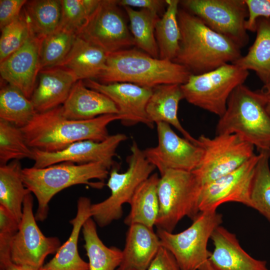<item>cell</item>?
<instances>
[{
    "mask_svg": "<svg viewBox=\"0 0 270 270\" xmlns=\"http://www.w3.org/2000/svg\"><path fill=\"white\" fill-rule=\"evenodd\" d=\"M178 20L180 39L173 62L184 66L191 74H200L234 64L242 56L237 44L186 10L178 9Z\"/></svg>",
    "mask_w": 270,
    "mask_h": 270,
    "instance_id": "cell-1",
    "label": "cell"
},
{
    "mask_svg": "<svg viewBox=\"0 0 270 270\" xmlns=\"http://www.w3.org/2000/svg\"><path fill=\"white\" fill-rule=\"evenodd\" d=\"M60 106L36 113L28 124L20 128L32 148L56 152L78 141H103L110 136L108 125L120 120L118 114L87 120L69 119L62 114Z\"/></svg>",
    "mask_w": 270,
    "mask_h": 270,
    "instance_id": "cell-2",
    "label": "cell"
},
{
    "mask_svg": "<svg viewBox=\"0 0 270 270\" xmlns=\"http://www.w3.org/2000/svg\"><path fill=\"white\" fill-rule=\"evenodd\" d=\"M191 73L172 60L154 58L136 49L108 54L106 68L98 78L100 82H129L154 88L164 84L182 85Z\"/></svg>",
    "mask_w": 270,
    "mask_h": 270,
    "instance_id": "cell-3",
    "label": "cell"
},
{
    "mask_svg": "<svg viewBox=\"0 0 270 270\" xmlns=\"http://www.w3.org/2000/svg\"><path fill=\"white\" fill-rule=\"evenodd\" d=\"M108 169L100 163L78 164L64 162L42 168H24L22 176L25 186L34 194L38 201L35 214L36 221L44 220L48 204L57 193L76 184H86L102 188L108 178Z\"/></svg>",
    "mask_w": 270,
    "mask_h": 270,
    "instance_id": "cell-4",
    "label": "cell"
},
{
    "mask_svg": "<svg viewBox=\"0 0 270 270\" xmlns=\"http://www.w3.org/2000/svg\"><path fill=\"white\" fill-rule=\"evenodd\" d=\"M216 135L235 134L256 147L259 152H270V115L261 91L244 84L231 94L226 110L220 117Z\"/></svg>",
    "mask_w": 270,
    "mask_h": 270,
    "instance_id": "cell-5",
    "label": "cell"
},
{
    "mask_svg": "<svg viewBox=\"0 0 270 270\" xmlns=\"http://www.w3.org/2000/svg\"><path fill=\"white\" fill-rule=\"evenodd\" d=\"M222 222L216 210L200 212L185 230L174 234L157 228L161 245L174 256L181 270H212L208 244L214 230Z\"/></svg>",
    "mask_w": 270,
    "mask_h": 270,
    "instance_id": "cell-6",
    "label": "cell"
},
{
    "mask_svg": "<svg viewBox=\"0 0 270 270\" xmlns=\"http://www.w3.org/2000/svg\"><path fill=\"white\" fill-rule=\"evenodd\" d=\"M130 152L127 158V170L120 173L114 168L110 173L106 185L110 190V196L104 200L91 205V216L101 228L122 218L123 204L130 202L138 187L156 168L148 161L144 151L134 140Z\"/></svg>",
    "mask_w": 270,
    "mask_h": 270,
    "instance_id": "cell-7",
    "label": "cell"
},
{
    "mask_svg": "<svg viewBox=\"0 0 270 270\" xmlns=\"http://www.w3.org/2000/svg\"><path fill=\"white\" fill-rule=\"evenodd\" d=\"M200 186L190 172L168 170L160 175L158 194L159 212L157 228L172 232L178 222L188 216L192 220L200 213L198 206Z\"/></svg>",
    "mask_w": 270,
    "mask_h": 270,
    "instance_id": "cell-8",
    "label": "cell"
},
{
    "mask_svg": "<svg viewBox=\"0 0 270 270\" xmlns=\"http://www.w3.org/2000/svg\"><path fill=\"white\" fill-rule=\"evenodd\" d=\"M248 75V70L227 64L207 72L191 74L180 87L188 102L220 117L231 94Z\"/></svg>",
    "mask_w": 270,
    "mask_h": 270,
    "instance_id": "cell-9",
    "label": "cell"
},
{
    "mask_svg": "<svg viewBox=\"0 0 270 270\" xmlns=\"http://www.w3.org/2000/svg\"><path fill=\"white\" fill-rule=\"evenodd\" d=\"M203 150L200 163L192 172L200 187L238 169L254 154V146L235 134L197 138Z\"/></svg>",
    "mask_w": 270,
    "mask_h": 270,
    "instance_id": "cell-10",
    "label": "cell"
},
{
    "mask_svg": "<svg viewBox=\"0 0 270 270\" xmlns=\"http://www.w3.org/2000/svg\"><path fill=\"white\" fill-rule=\"evenodd\" d=\"M180 4L241 48L248 44L246 23L248 14L244 0H184Z\"/></svg>",
    "mask_w": 270,
    "mask_h": 270,
    "instance_id": "cell-11",
    "label": "cell"
},
{
    "mask_svg": "<svg viewBox=\"0 0 270 270\" xmlns=\"http://www.w3.org/2000/svg\"><path fill=\"white\" fill-rule=\"evenodd\" d=\"M33 202L30 192L24 198L18 229L10 242V256L18 266L39 270L46 256L56 254L61 246L58 238L46 236L40 230L33 212Z\"/></svg>",
    "mask_w": 270,
    "mask_h": 270,
    "instance_id": "cell-12",
    "label": "cell"
},
{
    "mask_svg": "<svg viewBox=\"0 0 270 270\" xmlns=\"http://www.w3.org/2000/svg\"><path fill=\"white\" fill-rule=\"evenodd\" d=\"M118 0H100L78 35L106 54L135 45Z\"/></svg>",
    "mask_w": 270,
    "mask_h": 270,
    "instance_id": "cell-13",
    "label": "cell"
},
{
    "mask_svg": "<svg viewBox=\"0 0 270 270\" xmlns=\"http://www.w3.org/2000/svg\"><path fill=\"white\" fill-rule=\"evenodd\" d=\"M156 124L158 144L143 150L148 161L158 170L160 175L170 170L190 172L194 170L202 157V148L178 136L168 124L158 122Z\"/></svg>",
    "mask_w": 270,
    "mask_h": 270,
    "instance_id": "cell-14",
    "label": "cell"
},
{
    "mask_svg": "<svg viewBox=\"0 0 270 270\" xmlns=\"http://www.w3.org/2000/svg\"><path fill=\"white\" fill-rule=\"evenodd\" d=\"M127 140L124 134L110 135L101 142L84 140L75 142L56 152L33 148L34 167L42 168L64 162L78 164L100 163L110 170L119 145Z\"/></svg>",
    "mask_w": 270,
    "mask_h": 270,
    "instance_id": "cell-15",
    "label": "cell"
},
{
    "mask_svg": "<svg viewBox=\"0 0 270 270\" xmlns=\"http://www.w3.org/2000/svg\"><path fill=\"white\" fill-rule=\"evenodd\" d=\"M260 154L234 172L200 187V212L216 210L227 202H236L250 208V193L256 166Z\"/></svg>",
    "mask_w": 270,
    "mask_h": 270,
    "instance_id": "cell-16",
    "label": "cell"
},
{
    "mask_svg": "<svg viewBox=\"0 0 270 270\" xmlns=\"http://www.w3.org/2000/svg\"><path fill=\"white\" fill-rule=\"evenodd\" d=\"M86 86L110 98L118 110L120 120L125 126L141 123L150 128L154 126L149 120L146 106L152 88L129 82L103 84L94 80H84Z\"/></svg>",
    "mask_w": 270,
    "mask_h": 270,
    "instance_id": "cell-17",
    "label": "cell"
},
{
    "mask_svg": "<svg viewBox=\"0 0 270 270\" xmlns=\"http://www.w3.org/2000/svg\"><path fill=\"white\" fill-rule=\"evenodd\" d=\"M42 39L31 30L28 38L22 46L0 62L2 79L30 99L41 70L40 47Z\"/></svg>",
    "mask_w": 270,
    "mask_h": 270,
    "instance_id": "cell-18",
    "label": "cell"
},
{
    "mask_svg": "<svg viewBox=\"0 0 270 270\" xmlns=\"http://www.w3.org/2000/svg\"><path fill=\"white\" fill-rule=\"evenodd\" d=\"M210 240L214 246L209 258L212 270H270L266 261L252 256L236 235L221 225L214 230Z\"/></svg>",
    "mask_w": 270,
    "mask_h": 270,
    "instance_id": "cell-19",
    "label": "cell"
},
{
    "mask_svg": "<svg viewBox=\"0 0 270 270\" xmlns=\"http://www.w3.org/2000/svg\"><path fill=\"white\" fill-rule=\"evenodd\" d=\"M38 77V83L30 98L36 112L61 106L78 81L70 72L60 66L42 69Z\"/></svg>",
    "mask_w": 270,
    "mask_h": 270,
    "instance_id": "cell-20",
    "label": "cell"
},
{
    "mask_svg": "<svg viewBox=\"0 0 270 270\" xmlns=\"http://www.w3.org/2000/svg\"><path fill=\"white\" fill-rule=\"evenodd\" d=\"M62 114L75 120H87L108 114H118L114 102L104 94L87 87L80 80L73 86L61 106Z\"/></svg>",
    "mask_w": 270,
    "mask_h": 270,
    "instance_id": "cell-21",
    "label": "cell"
},
{
    "mask_svg": "<svg viewBox=\"0 0 270 270\" xmlns=\"http://www.w3.org/2000/svg\"><path fill=\"white\" fill-rule=\"evenodd\" d=\"M162 246L156 234L144 225H130L126 232L120 270H147Z\"/></svg>",
    "mask_w": 270,
    "mask_h": 270,
    "instance_id": "cell-22",
    "label": "cell"
},
{
    "mask_svg": "<svg viewBox=\"0 0 270 270\" xmlns=\"http://www.w3.org/2000/svg\"><path fill=\"white\" fill-rule=\"evenodd\" d=\"M90 200L81 196L77 202L76 214L70 221L72 228L68 240L58 249L54 257L39 270H89L88 263L78 252V240L84 222L92 218Z\"/></svg>",
    "mask_w": 270,
    "mask_h": 270,
    "instance_id": "cell-23",
    "label": "cell"
},
{
    "mask_svg": "<svg viewBox=\"0 0 270 270\" xmlns=\"http://www.w3.org/2000/svg\"><path fill=\"white\" fill-rule=\"evenodd\" d=\"M184 99L180 85L164 84L152 88V92L146 106L149 120L153 124L165 122L174 127L190 142L197 144L194 138L181 124L178 110L180 101Z\"/></svg>",
    "mask_w": 270,
    "mask_h": 270,
    "instance_id": "cell-24",
    "label": "cell"
},
{
    "mask_svg": "<svg viewBox=\"0 0 270 270\" xmlns=\"http://www.w3.org/2000/svg\"><path fill=\"white\" fill-rule=\"evenodd\" d=\"M108 54L78 36L68 54L58 66L70 72L78 80L98 78L106 68Z\"/></svg>",
    "mask_w": 270,
    "mask_h": 270,
    "instance_id": "cell-25",
    "label": "cell"
},
{
    "mask_svg": "<svg viewBox=\"0 0 270 270\" xmlns=\"http://www.w3.org/2000/svg\"><path fill=\"white\" fill-rule=\"evenodd\" d=\"M157 173L152 174L136 190L129 204L130 210L124 222L130 226L134 224L153 228L159 212Z\"/></svg>",
    "mask_w": 270,
    "mask_h": 270,
    "instance_id": "cell-26",
    "label": "cell"
},
{
    "mask_svg": "<svg viewBox=\"0 0 270 270\" xmlns=\"http://www.w3.org/2000/svg\"><path fill=\"white\" fill-rule=\"evenodd\" d=\"M256 35L247 54L234 64L254 71L264 84L270 83V18H260L256 22Z\"/></svg>",
    "mask_w": 270,
    "mask_h": 270,
    "instance_id": "cell-27",
    "label": "cell"
},
{
    "mask_svg": "<svg viewBox=\"0 0 270 270\" xmlns=\"http://www.w3.org/2000/svg\"><path fill=\"white\" fill-rule=\"evenodd\" d=\"M22 170L18 160L0 166V206L6 209L19 224L24 198L31 192L23 182Z\"/></svg>",
    "mask_w": 270,
    "mask_h": 270,
    "instance_id": "cell-28",
    "label": "cell"
},
{
    "mask_svg": "<svg viewBox=\"0 0 270 270\" xmlns=\"http://www.w3.org/2000/svg\"><path fill=\"white\" fill-rule=\"evenodd\" d=\"M82 231L84 248L88 258L89 270H116L122 258V252L116 246L108 247L99 238L92 218L84 224Z\"/></svg>",
    "mask_w": 270,
    "mask_h": 270,
    "instance_id": "cell-29",
    "label": "cell"
},
{
    "mask_svg": "<svg viewBox=\"0 0 270 270\" xmlns=\"http://www.w3.org/2000/svg\"><path fill=\"white\" fill-rule=\"evenodd\" d=\"M166 10L157 21L155 36L159 51V58L173 61L179 49L180 32L178 20L180 0H166Z\"/></svg>",
    "mask_w": 270,
    "mask_h": 270,
    "instance_id": "cell-30",
    "label": "cell"
},
{
    "mask_svg": "<svg viewBox=\"0 0 270 270\" xmlns=\"http://www.w3.org/2000/svg\"><path fill=\"white\" fill-rule=\"evenodd\" d=\"M23 11L32 32L44 38L60 26L62 18L60 0H27Z\"/></svg>",
    "mask_w": 270,
    "mask_h": 270,
    "instance_id": "cell-31",
    "label": "cell"
},
{
    "mask_svg": "<svg viewBox=\"0 0 270 270\" xmlns=\"http://www.w3.org/2000/svg\"><path fill=\"white\" fill-rule=\"evenodd\" d=\"M124 8L130 20L135 46L151 56L159 58L154 34L156 24L160 18L158 14L146 9L135 10L130 6Z\"/></svg>",
    "mask_w": 270,
    "mask_h": 270,
    "instance_id": "cell-32",
    "label": "cell"
},
{
    "mask_svg": "<svg viewBox=\"0 0 270 270\" xmlns=\"http://www.w3.org/2000/svg\"><path fill=\"white\" fill-rule=\"evenodd\" d=\"M30 98L20 90L8 84L0 90V120L22 128L36 114Z\"/></svg>",
    "mask_w": 270,
    "mask_h": 270,
    "instance_id": "cell-33",
    "label": "cell"
},
{
    "mask_svg": "<svg viewBox=\"0 0 270 270\" xmlns=\"http://www.w3.org/2000/svg\"><path fill=\"white\" fill-rule=\"evenodd\" d=\"M252 180L250 208L262 215L270 223V152H261Z\"/></svg>",
    "mask_w": 270,
    "mask_h": 270,
    "instance_id": "cell-34",
    "label": "cell"
},
{
    "mask_svg": "<svg viewBox=\"0 0 270 270\" xmlns=\"http://www.w3.org/2000/svg\"><path fill=\"white\" fill-rule=\"evenodd\" d=\"M78 35L59 27L44 38L40 47L41 70L58 66L66 58Z\"/></svg>",
    "mask_w": 270,
    "mask_h": 270,
    "instance_id": "cell-35",
    "label": "cell"
},
{
    "mask_svg": "<svg viewBox=\"0 0 270 270\" xmlns=\"http://www.w3.org/2000/svg\"><path fill=\"white\" fill-rule=\"evenodd\" d=\"M33 148L28 144L21 128L0 120V164L24 158L32 160Z\"/></svg>",
    "mask_w": 270,
    "mask_h": 270,
    "instance_id": "cell-36",
    "label": "cell"
},
{
    "mask_svg": "<svg viewBox=\"0 0 270 270\" xmlns=\"http://www.w3.org/2000/svg\"><path fill=\"white\" fill-rule=\"evenodd\" d=\"M100 2V0H60L62 18L60 27L78 35Z\"/></svg>",
    "mask_w": 270,
    "mask_h": 270,
    "instance_id": "cell-37",
    "label": "cell"
},
{
    "mask_svg": "<svg viewBox=\"0 0 270 270\" xmlns=\"http://www.w3.org/2000/svg\"><path fill=\"white\" fill-rule=\"evenodd\" d=\"M0 31V62L22 47L30 36V25L23 10L18 18Z\"/></svg>",
    "mask_w": 270,
    "mask_h": 270,
    "instance_id": "cell-38",
    "label": "cell"
},
{
    "mask_svg": "<svg viewBox=\"0 0 270 270\" xmlns=\"http://www.w3.org/2000/svg\"><path fill=\"white\" fill-rule=\"evenodd\" d=\"M248 10L246 27L248 31L256 32V22L260 18H270V0H244Z\"/></svg>",
    "mask_w": 270,
    "mask_h": 270,
    "instance_id": "cell-39",
    "label": "cell"
},
{
    "mask_svg": "<svg viewBox=\"0 0 270 270\" xmlns=\"http://www.w3.org/2000/svg\"><path fill=\"white\" fill-rule=\"evenodd\" d=\"M26 0H0V29L18 18Z\"/></svg>",
    "mask_w": 270,
    "mask_h": 270,
    "instance_id": "cell-40",
    "label": "cell"
},
{
    "mask_svg": "<svg viewBox=\"0 0 270 270\" xmlns=\"http://www.w3.org/2000/svg\"><path fill=\"white\" fill-rule=\"evenodd\" d=\"M147 270H181L173 254L162 246Z\"/></svg>",
    "mask_w": 270,
    "mask_h": 270,
    "instance_id": "cell-41",
    "label": "cell"
},
{
    "mask_svg": "<svg viewBox=\"0 0 270 270\" xmlns=\"http://www.w3.org/2000/svg\"><path fill=\"white\" fill-rule=\"evenodd\" d=\"M118 4L120 6L138 7L152 10L158 14L166 6V0H119Z\"/></svg>",
    "mask_w": 270,
    "mask_h": 270,
    "instance_id": "cell-42",
    "label": "cell"
},
{
    "mask_svg": "<svg viewBox=\"0 0 270 270\" xmlns=\"http://www.w3.org/2000/svg\"><path fill=\"white\" fill-rule=\"evenodd\" d=\"M0 270H22L12 261L9 250H0Z\"/></svg>",
    "mask_w": 270,
    "mask_h": 270,
    "instance_id": "cell-43",
    "label": "cell"
},
{
    "mask_svg": "<svg viewBox=\"0 0 270 270\" xmlns=\"http://www.w3.org/2000/svg\"><path fill=\"white\" fill-rule=\"evenodd\" d=\"M260 91L264 101L266 110L270 115V90L264 91L262 90Z\"/></svg>",
    "mask_w": 270,
    "mask_h": 270,
    "instance_id": "cell-44",
    "label": "cell"
},
{
    "mask_svg": "<svg viewBox=\"0 0 270 270\" xmlns=\"http://www.w3.org/2000/svg\"><path fill=\"white\" fill-rule=\"evenodd\" d=\"M262 90H264V91L270 90V83L267 85L264 86L262 88Z\"/></svg>",
    "mask_w": 270,
    "mask_h": 270,
    "instance_id": "cell-45",
    "label": "cell"
},
{
    "mask_svg": "<svg viewBox=\"0 0 270 270\" xmlns=\"http://www.w3.org/2000/svg\"><path fill=\"white\" fill-rule=\"evenodd\" d=\"M22 270H33L32 269H30V268H25V267H22L21 266Z\"/></svg>",
    "mask_w": 270,
    "mask_h": 270,
    "instance_id": "cell-46",
    "label": "cell"
},
{
    "mask_svg": "<svg viewBox=\"0 0 270 270\" xmlns=\"http://www.w3.org/2000/svg\"><path fill=\"white\" fill-rule=\"evenodd\" d=\"M116 270H120L116 269Z\"/></svg>",
    "mask_w": 270,
    "mask_h": 270,
    "instance_id": "cell-47",
    "label": "cell"
}]
</instances>
